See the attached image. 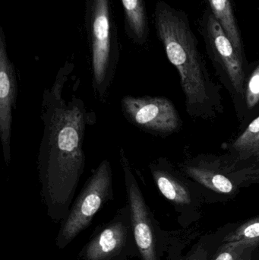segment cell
I'll return each mask as SVG.
<instances>
[{
  "instance_id": "6da1fadb",
  "label": "cell",
  "mask_w": 259,
  "mask_h": 260,
  "mask_svg": "<svg viewBox=\"0 0 259 260\" xmlns=\"http://www.w3.org/2000/svg\"><path fill=\"white\" fill-rule=\"evenodd\" d=\"M74 70L66 61L53 85L44 89L41 107L42 134L36 160L41 200L53 222L64 221L74 201L86 165L84 142L87 127L96 122L82 99L64 96Z\"/></svg>"
},
{
  "instance_id": "7a4b0ae2",
  "label": "cell",
  "mask_w": 259,
  "mask_h": 260,
  "mask_svg": "<svg viewBox=\"0 0 259 260\" xmlns=\"http://www.w3.org/2000/svg\"><path fill=\"white\" fill-rule=\"evenodd\" d=\"M155 26L169 61L180 76L187 105L205 103L208 99L205 66L188 15L160 0L155 6Z\"/></svg>"
},
{
  "instance_id": "3957f363",
  "label": "cell",
  "mask_w": 259,
  "mask_h": 260,
  "mask_svg": "<svg viewBox=\"0 0 259 260\" xmlns=\"http://www.w3.org/2000/svg\"><path fill=\"white\" fill-rule=\"evenodd\" d=\"M85 27L89 45L93 91L97 100L105 102L120 56L111 0H86Z\"/></svg>"
},
{
  "instance_id": "277c9868",
  "label": "cell",
  "mask_w": 259,
  "mask_h": 260,
  "mask_svg": "<svg viewBox=\"0 0 259 260\" xmlns=\"http://www.w3.org/2000/svg\"><path fill=\"white\" fill-rule=\"evenodd\" d=\"M114 199L110 161L104 159L93 171L76 200L66 218L61 222L55 240L56 247L63 250L86 230L97 212Z\"/></svg>"
},
{
  "instance_id": "5b68a950",
  "label": "cell",
  "mask_w": 259,
  "mask_h": 260,
  "mask_svg": "<svg viewBox=\"0 0 259 260\" xmlns=\"http://www.w3.org/2000/svg\"><path fill=\"white\" fill-rule=\"evenodd\" d=\"M119 156L124 176L126 203L130 209L132 230L139 252L138 259L161 260L167 246L165 232L161 230L147 204L132 165L123 148H120Z\"/></svg>"
},
{
  "instance_id": "8992f818",
  "label": "cell",
  "mask_w": 259,
  "mask_h": 260,
  "mask_svg": "<svg viewBox=\"0 0 259 260\" xmlns=\"http://www.w3.org/2000/svg\"><path fill=\"white\" fill-rule=\"evenodd\" d=\"M138 256L127 203L95 228L78 254L79 260H133Z\"/></svg>"
},
{
  "instance_id": "52a82bcc",
  "label": "cell",
  "mask_w": 259,
  "mask_h": 260,
  "mask_svg": "<svg viewBox=\"0 0 259 260\" xmlns=\"http://www.w3.org/2000/svg\"><path fill=\"white\" fill-rule=\"evenodd\" d=\"M120 106L126 120L145 133L170 134L180 124L174 105L166 98L126 95L120 101Z\"/></svg>"
},
{
  "instance_id": "ba28073f",
  "label": "cell",
  "mask_w": 259,
  "mask_h": 260,
  "mask_svg": "<svg viewBox=\"0 0 259 260\" xmlns=\"http://www.w3.org/2000/svg\"><path fill=\"white\" fill-rule=\"evenodd\" d=\"M199 23V31L208 50L222 66L236 91L241 94L244 80L243 58L237 53L229 37L210 9H205Z\"/></svg>"
},
{
  "instance_id": "9c48e42d",
  "label": "cell",
  "mask_w": 259,
  "mask_h": 260,
  "mask_svg": "<svg viewBox=\"0 0 259 260\" xmlns=\"http://www.w3.org/2000/svg\"><path fill=\"white\" fill-rule=\"evenodd\" d=\"M18 90L15 66L9 59L6 34L0 26V141L5 163L7 166L12 156V122Z\"/></svg>"
},
{
  "instance_id": "30bf717a",
  "label": "cell",
  "mask_w": 259,
  "mask_h": 260,
  "mask_svg": "<svg viewBox=\"0 0 259 260\" xmlns=\"http://www.w3.org/2000/svg\"><path fill=\"white\" fill-rule=\"evenodd\" d=\"M154 182L160 192L176 206H186L191 203L188 188L167 168L161 160L149 165Z\"/></svg>"
},
{
  "instance_id": "8fae6325",
  "label": "cell",
  "mask_w": 259,
  "mask_h": 260,
  "mask_svg": "<svg viewBox=\"0 0 259 260\" xmlns=\"http://www.w3.org/2000/svg\"><path fill=\"white\" fill-rule=\"evenodd\" d=\"M124 12V28L128 38L137 45L147 43L149 18L144 0H121Z\"/></svg>"
},
{
  "instance_id": "7c38bea8",
  "label": "cell",
  "mask_w": 259,
  "mask_h": 260,
  "mask_svg": "<svg viewBox=\"0 0 259 260\" xmlns=\"http://www.w3.org/2000/svg\"><path fill=\"white\" fill-rule=\"evenodd\" d=\"M212 12L234 44L237 53L243 58V39L231 0H208Z\"/></svg>"
},
{
  "instance_id": "4fadbf2b",
  "label": "cell",
  "mask_w": 259,
  "mask_h": 260,
  "mask_svg": "<svg viewBox=\"0 0 259 260\" xmlns=\"http://www.w3.org/2000/svg\"><path fill=\"white\" fill-rule=\"evenodd\" d=\"M186 174L208 189L218 193L229 194L234 192V183L226 176L202 167L186 166Z\"/></svg>"
},
{
  "instance_id": "5bb4252c",
  "label": "cell",
  "mask_w": 259,
  "mask_h": 260,
  "mask_svg": "<svg viewBox=\"0 0 259 260\" xmlns=\"http://www.w3.org/2000/svg\"><path fill=\"white\" fill-rule=\"evenodd\" d=\"M243 158L259 154V117L249 125L233 145Z\"/></svg>"
},
{
  "instance_id": "9a60e30c",
  "label": "cell",
  "mask_w": 259,
  "mask_h": 260,
  "mask_svg": "<svg viewBox=\"0 0 259 260\" xmlns=\"http://www.w3.org/2000/svg\"><path fill=\"white\" fill-rule=\"evenodd\" d=\"M245 243L256 248L259 244V216L249 220L227 235L223 243Z\"/></svg>"
},
{
  "instance_id": "2e32d148",
  "label": "cell",
  "mask_w": 259,
  "mask_h": 260,
  "mask_svg": "<svg viewBox=\"0 0 259 260\" xmlns=\"http://www.w3.org/2000/svg\"><path fill=\"white\" fill-rule=\"evenodd\" d=\"M250 247L251 246L240 241L225 243L219 249L213 260H237L243 254V252Z\"/></svg>"
},
{
  "instance_id": "e0dca14e",
  "label": "cell",
  "mask_w": 259,
  "mask_h": 260,
  "mask_svg": "<svg viewBox=\"0 0 259 260\" xmlns=\"http://www.w3.org/2000/svg\"><path fill=\"white\" fill-rule=\"evenodd\" d=\"M246 99V105L250 109L255 108L259 102V65L248 82Z\"/></svg>"
},
{
  "instance_id": "ac0fdd59",
  "label": "cell",
  "mask_w": 259,
  "mask_h": 260,
  "mask_svg": "<svg viewBox=\"0 0 259 260\" xmlns=\"http://www.w3.org/2000/svg\"><path fill=\"white\" fill-rule=\"evenodd\" d=\"M208 257V251L204 247H199L187 260H207Z\"/></svg>"
},
{
  "instance_id": "d6986e66",
  "label": "cell",
  "mask_w": 259,
  "mask_h": 260,
  "mask_svg": "<svg viewBox=\"0 0 259 260\" xmlns=\"http://www.w3.org/2000/svg\"><path fill=\"white\" fill-rule=\"evenodd\" d=\"M254 249H255V247H248L237 260H250L251 255H252V252Z\"/></svg>"
}]
</instances>
